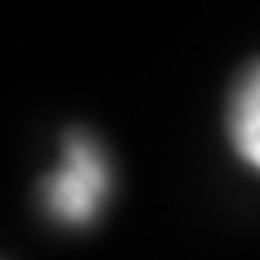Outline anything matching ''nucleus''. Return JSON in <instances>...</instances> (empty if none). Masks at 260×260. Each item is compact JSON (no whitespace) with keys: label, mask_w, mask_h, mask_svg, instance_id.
I'll return each instance as SVG.
<instances>
[{"label":"nucleus","mask_w":260,"mask_h":260,"mask_svg":"<svg viewBox=\"0 0 260 260\" xmlns=\"http://www.w3.org/2000/svg\"><path fill=\"white\" fill-rule=\"evenodd\" d=\"M112 191L109 159L87 130H69L61 141V162L40 184V206L61 228H90L102 217Z\"/></svg>","instance_id":"nucleus-1"},{"label":"nucleus","mask_w":260,"mask_h":260,"mask_svg":"<svg viewBox=\"0 0 260 260\" xmlns=\"http://www.w3.org/2000/svg\"><path fill=\"white\" fill-rule=\"evenodd\" d=\"M228 138H232L239 159L260 170V61L239 76L228 105Z\"/></svg>","instance_id":"nucleus-2"}]
</instances>
